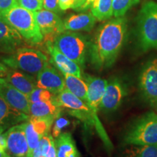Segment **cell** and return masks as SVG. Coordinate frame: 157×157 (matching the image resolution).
<instances>
[{"mask_svg": "<svg viewBox=\"0 0 157 157\" xmlns=\"http://www.w3.org/2000/svg\"><path fill=\"white\" fill-rule=\"evenodd\" d=\"M82 1V0H75V6H74V7L73 9L76 10V8H77L78 6L81 5Z\"/></svg>", "mask_w": 157, "mask_h": 157, "instance_id": "obj_38", "label": "cell"}, {"mask_svg": "<svg viewBox=\"0 0 157 157\" xmlns=\"http://www.w3.org/2000/svg\"><path fill=\"white\" fill-rule=\"evenodd\" d=\"M56 94L51 93L48 90L42 88L36 87L31 93L28 95L30 103H36L40 101H48L53 100L56 98Z\"/></svg>", "mask_w": 157, "mask_h": 157, "instance_id": "obj_27", "label": "cell"}, {"mask_svg": "<svg viewBox=\"0 0 157 157\" xmlns=\"http://www.w3.org/2000/svg\"><path fill=\"white\" fill-rule=\"evenodd\" d=\"M63 109V108L60 106L57 101L56 97L51 101L33 103L30 104L29 117L48 118L56 120L60 117Z\"/></svg>", "mask_w": 157, "mask_h": 157, "instance_id": "obj_19", "label": "cell"}, {"mask_svg": "<svg viewBox=\"0 0 157 157\" xmlns=\"http://www.w3.org/2000/svg\"><path fill=\"white\" fill-rule=\"evenodd\" d=\"M34 16L41 33L48 41H53L55 37L64 31L63 21L54 12L42 9L34 13Z\"/></svg>", "mask_w": 157, "mask_h": 157, "instance_id": "obj_13", "label": "cell"}, {"mask_svg": "<svg viewBox=\"0 0 157 157\" xmlns=\"http://www.w3.org/2000/svg\"><path fill=\"white\" fill-rule=\"evenodd\" d=\"M58 2L59 7L62 10L74 8L75 6V0H58Z\"/></svg>", "mask_w": 157, "mask_h": 157, "instance_id": "obj_33", "label": "cell"}, {"mask_svg": "<svg viewBox=\"0 0 157 157\" xmlns=\"http://www.w3.org/2000/svg\"><path fill=\"white\" fill-rule=\"evenodd\" d=\"M0 97L13 109L29 117L31 103L28 96L20 92L4 78H0Z\"/></svg>", "mask_w": 157, "mask_h": 157, "instance_id": "obj_14", "label": "cell"}, {"mask_svg": "<svg viewBox=\"0 0 157 157\" xmlns=\"http://www.w3.org/2000/svg\"><path fill=\"white\" fill-rule=\"evenodd\" d=\"M138 2L139 0H113V15L115 17H123L129 9Z\"/></svg>", "mask_w": 157, "mask_h": 157, "instance_id": "obj_26", "label": "cell"}, {"mask_svg": "<svg viewBox=\"0 0 157 157\" xmlns=\"http://www.w3.org/2000/svg\"><path fill=\"white\" fill-rule=\"evenodd\" d=\"M127 20L119 17L102 24L90 43L89 56L95 69L102 71L113 66L127 37Z\"/></svg>", "mask_w": 157, "mask_h": 157, "instance_id": "obj_1", "label": "cell"}, {"mask_svg": "<svg viewBox=\"0 0 157 157\" xmlns=\"http://www.w3.org/2000/svg\"><path fill=\"white\" fill-rule=\"evenodd\" d=\"M17 6L16 0H0V13Z\"/></svg>", "mask_w": 157, "mask_h": 157, "instance_id": "obj_32", "label": "cell"}, {"mask_svg": "<svg viewBox=\"0 0 157 157\" xmlns=\"http://www.w3.org/2000/svg\"><path fill=\"white\" fill-rule=\"evenodd\" d=\"M4 64L13 69L30 74H38L50 63L48 58L40 50L34 48H19L8 56L2 58Z\"/></svg>", "mask_w": 157, "mask_h": 157, "instance_id": "obj_7", "label": "cell"}, {"mask_svg": "<svg viewBox=\"0 0 157 157\" xmlns=\"http://www.w3.org/2000/svg\"><path fill=\"white\" fill-rule=\"evenodd\" d=\"M0 149L6 151L7 150V139L5 133H0Z\"/></svg>", "mask_w": 157, "mask_h": 157, "instance_id": "obj_36", "label": "cell"}, {"mask_svg": "<svg viewBox=\"0 0 157 157\" xmlns=\"http://www.w3.org/2000/svg\"><path fill=\"white\" fill-rule=\"evenodd\" d=\"M63 76L64 77L66 89L87 103V87L83 78L71 74H63Z\"/></svg>", "mask_w": 157, "mask_h": 157, "instance_id": "obj_23", "label": "cell"}, {"mask_svg": "<svg viewBox=\"0 0 157 157\" xmlns=\"http://www.w3.org/2000/svg\"><path fill=\"white\" fill-rule=\"evenodd\" d=\"M43 7L56 13H59L60 10L58 0H43Z\"/></svg>", "mask_w": 157, "mask_h": 157, "instance_id": "obj_31", "label": "cell"}, {"mask_svg": "<svg viewBox=\"0 0 157 157\" xmlns=\"http://www.w3.org/2000/svg\"><path fill=\"white\" fill-rule=\"evenodd\" d=\"M8 71L9 68L7 67L5 64L0 63V78H5Z\"/></svg>", "mask_w": 157, "mask_h": 157, "instance_id": "obj_37", "label": "cell"}, {"mask_svg": "<svg viewBox=\"0 0 157 157\" xmlns=\"http://www.w3.org/2000/svg\"><path fill=\"white\" fill-rule=\"evenodd\" d=\"M46 157H57V151L56 146V140H53L51 143L50 148H49L48 153H47Z\"/></svg>", "mask_w": 157, "mask_h": 157, "instance_id": "obj_35", "label": "cell"}, {"mask_svg": "<svg viewBox=\"0 0 157 157\" xmlns=\"http://www.w3.org/2000/svg\"><path fill=\"white\" fill-rule=\"evenodd\" d=\"M53 140L54 138L52 137V135H50L49 134L43 137L40 140V141H39L38 146H37L36 148L33 151L32 157H40L46 156L48 149L50 148L51 143H52V141Z\"/></svg>", "mask_w": 157, "mask_h": 157, "instance_id": "obj_28", "label": "cell"}, {"mask_svg": "<svg viewBox=\"0 0 157 157\" xmlns=\"http://www.w3.org/2000/svg\"><path fill=\"white\" fill-rule=\"evenodd\" d=\"M0 17L15 29L29 44H38L42 42L44 36L37 25L33 12L17 5L0 13Z\"/></svg>", "mask_w": 157, "mask_h": 157, "instance_id": "obj_2", "label": "cell"}, {"mask_svg": "<svg viewBox=\"0 0 157 157\" xmlns=\"http://www.w3.org/2000/svg\"><path fill=\"white\" fill-rule=\"evenodd\" d=\"M113 0H95L90 12L97 21H103L113 16Z\"/></svg>", "mask_w": 157, "mask_h": 157, "instance_id": "obj_24", "label": "cell"}, {"mask_svg": "<svg viewBox=\"0 0 157 157\" xmlns=\"http://www.w3.org/2000/svg\"><path fill=\"white\" fill-rule=\"evenodd\" d=\"M96 18L91 13L71 15L63 21L65 31H90L96 23Z\"/></svg>", "mask_w": 157, "mask_h": 157, "instance_id": "obj_20", "label": "cell"}, {"mask_svg": "<svg viewBox=\"0 0 157 157\" xmlns=\"http://www.w3.org/2000/svg\"><path fill=\"white\" fill-rule=\"evenodd\" d=\"M5 79L20 92L28 96L36 87V79L28 73L17 69H9Z\"/></svg>", "mask_w": 157, "mask_h": 157, "instance_id": "obj_18", "label": "cell"}, {"mask_svg": "<svg viewBox=\"0 0 157 157\" xmlns=\"http://www.w3.org/2000/svg\"><path fill=\"white\" fill-rule=\"evenodd\" d=\"M56 100L60 106L67 109L68 113L83 121L87 127H95L93 113L87 103L65 89L56 95Z\"/></svg>", "mask_w": 157, "mask_h": 157, "instance_id": "obj_10", "label": "cell"}, {"mask_svg": "<svg viewBox=\"0 0 157 157\" xmlns=\"http://www.w3.org/2000/svg\"><path fill=\"white\" fill-rule=\"evenodd\" d=\"M57 157H80L76 143L70 132H62L56 140Z\"/></svg>", "mask_w": 157, "mask_h": 157, "instance_id": "obj_22", "label": "cell"}, {"mask_svg": "<svg viewBox=\"0 0 157 157\" xmlns=\"http://www.w3.org/2000/svg\"><path fill=\"white\" fill-rule=\"evenodd\" d=\"M4 157H12L9 154H7V152L5 153V155H4Z\"/></svg>", "mask_w": 157, "mask_h": 157, "instance_id": "obj_40", "label": "cell"}, {"mask_svg": "<svg viewBox=\"0 0 157 157\" xmlns=\"http://www.w3.org/2000/svg\"><path fill=\"white\" fill-rule=\"evenodd\" d=\"M123 142L135 146H157V114L145 113L133 121L124 134Z\"/></svg>", "mask_w": 157, "mask_h": 157, "instance_id": "obj_4", "label": "cell"}, {"mask_svg": "<svg viewBox=\"0 0 157 157\" xmlns=\"http://www.w3.org/2000/svg\"><path fill=\"white\" fill-rule=\"evenodd\" d=\"M17 5L33 13L40 10L43 7V0H16Z\"/></svg>", "mask_w": 157, "mask_h": 157, "instance_id": "obj_29", "label": "cell"}, {"mask_svg": "<svg viewBox=\"0 0 157 157\" xmlns=\"http://www.w3.org/2000/svg\"><path fill=\"white\" fill-rule=\"evenodd\" d=\"M40 157H46V156H40Z\"/></svg>", "mask_w": 157, "mask_h": 157, "instance_id": "obj_41", "label": "cell"}, {"mask_svg": "<svg viewBox=\"0 0 157 157\" xmlns=\"http://www.w3.org/2000/svg\"><path fill=\"white\" fill-rule=\"evenodd\" d=\"M29 117L10 106L0 97V133L5 132L6 129H8L17 123L28 120Z\"/></svg>", "mask_w": 157, "mask_h": 157, "instance_id": "obj_21", "label": "cell"}, {"mask_svg": "<svg viewBox=\"0 0 157 157\" xmlns=\"http://www.w3.org/2000/svg\"><path fill=\"white\" fill-rule=\"evenodd\" d=\"M6 151H2L0 149V157H4V155H5V153Z\"/></svg>", "mask_w": 157, "mask_h": 157, "instance_id": "obj_39", "label": "cell"}, {"mask_svg": "<svg viewBox=\"0 0 157 157\" xmlns=\"http://www.w3.org/2000/svg\"><path fill=\"white\" fill-rule=\"evenodd\" d=\"M25 122L15 124L5 131L7 150L12 157H28L29 144L25 132Z\"/></svg>", "mask_w": 157, "mask_h": 157, "instance_id": "obj_12", "label": "cell"}, {"mask_svg": "<svg viewBox=\"0 0 157 157\" xmlns=\"http://www.w3.org/2000/svg\"><path fill=\"white\" fill-rule=\"evenodd\" d=\"M95 0H82L81 5H80L76 9V10L77 11H84L87 10V9L90 8L91 5H93Z\"/></svg>", "mask_w": 157, "mask_h": 157, "instance_id": "obj_34", "label": "cell"}, {"mask_svg": "<svg viewBox=\"0 0 157 157\" xmlns=\"http://www.w3.org/2000/svg\"><path fill=\"white\" fill-rule=\"evenodd\" d=\"M70 124V121L64 117H60L55 120L53 127L52 129V135L53 137H58L62 133L63 129Z\"/></svg>", "mask_w": 157, "mask_h": 157, "instance_id": "obj_30", "label": "cell"}, {"mask_svg": "<svg viewBox=\"0 0 157 157\" xmlns=\"http://www.w3.org/2000/svg\"><path fill=\"white\" fill-rule=\"evenodd\" d=\"M82 78L85 82L87 87V105L93 113L94 121H95L94 128L95 129L98 136L103 142L105 150L109 154H111L113 149V143L110 140L109 135L98 117L100 104L108 81L88 74H82Z\"/></svg>", "mask_w": 157, "mask_h": 157, "instance_id": "obj_3", "label": "cell"}, {"mask_svg": "<svg viewBox=\"0 0 157 157\" xmlns=\"http://www.w3.org/2000/svg\"><path fill=\"white\" fill-rule=\"evenodd\" d=\"M138 88L143 101L157 111V58L148 60L140 70Z\"/></svg>", "mask_w": 157, "mask_h": 157, "instance_id": "obj_8", "label": "cell"}, {"mask_svg": "<svg viewBox=\"0 0 157 157\" xmlns=\"http://www.w3.org/2000/svg\"><path fill=\"white\" fill-rule=\"evenodd\" d=\"M124 157H157V146L128 145L124 151Z\"/></svg>", "mask_w": 157, "mask_h": 157, "instance_id": "obj_25", "label": "cell"}, {"mask_svg": "<svg viewBox=\"0 0 157 157\" xmlns=\"http://www.w3.org/2000/svg\"><path fill=\"white\" fill-rule=\"evenodd\" d=\"M127 95V87L121 78L118 76L110 78L104 90L99 110L105 113L114 112L120 107Z\"/></svg>", "mask_w": 157, "mask_h": 157, "instance_id": "obj_9", "label": "cell"}, {"mask_svg": "<svg viewBox=\"0 0 157 157\" xmlns=\"http://www.w3.org/2000/svg\"><path fill=\"white\" fill-rule=\"evenodd\" d=\"M54 119L48 118H30L25 122V132L29 144L28 157H32L33 151L43 137L48 135Z\"/></svg>", "mask_w": 157, "mask_h": 157, "instance_id": "obj_11", "label": "cell"}, {"mask_svg": "<svg viewBox=\"0 0 157 157\" xmlns=\"http://www.w3.org/2000/svg\"><path fill=\"white\" fill-rule=\"evenodd\" d=\"M23 42L21 35L0 17V52L13 53Z\"/></svg>", "mask_w": 157, "mask_h": 157, "instance_id": "obj_17", "label": "cell"}, {"mask_svg": "<svg viewBox=\"0 0 157 157\" xmlns=\"http://www.w3.org/2000/svg\"><path fill=\"white\" fill-rule=\"evenodd\" d=\"M52 43L60 52L84 68L90 46L85 36L76 31H64L55 37Z\"/></svg>", "mask_w": 157, "mask_h": 157, "instance_id": "obj_5", "label": "cell"}, {"mask_svg": "<svg viewBox=\"0 0 157 157\" xmlns=\"http://www.w3.org/2000/svg\"><path fill=\"white\" fill-rule=\"evenodd\" d=\"M36 87L48 90L58 95L66 88L64 77L56 68L49 63L37 74Z\"/></svg>", "mask_w": 157, "mask_h": 157, "instance_id": "obj_15", "label": "cell"}, {"mask_svg": "<svg viewBox=\"0 0 157 157\" xmlns=\"http://www.w3.org/2000/svg\"><path fill=\"white\" fill-rule=\"evenodd\" d=\"M137 34L143 51L157 50V3L143 4L137 15Z\"/></svg>", "mask_w": 157, "mask_h": 157, "instance_id": "obj_6", "label": "cell"}, {"mask_svg": "<svg viewBox=\"0 0 157 157\" xmlns=\"http://www.w3.org/2000/svg\"><path fill=\"white\" fill-rule=\"evenodd\" d=\"M47 49L51 56V62L62 74H71L82 78V71L78 65L66 57L53 45L52 41H47Z\"/></svg>", "mask_w": 157, "mask_h": 157, "instance_id": "obj_16", "label": "cell"}]
</instances>
